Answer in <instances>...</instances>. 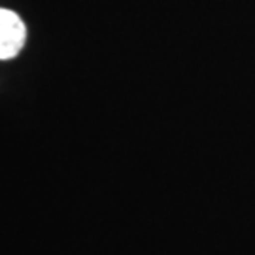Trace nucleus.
I'll use <instances>...</instances> for the list:
<instances>
[{
    "label": "nucleus",
    "instance_id": "1",
    "mask_svg": "<svg viewBox=\"0 0 255 255\" xmlns=\"http://www.w3.org/2000/svg\"><path fill=\"white\" fill-rule=\"evenodd\" d=\"M27 42V27L15 11L0 8V61L13 59Z\"/></svg>",
    "mask_w": 255,
    "mask_h": 255
}]
</instances>
